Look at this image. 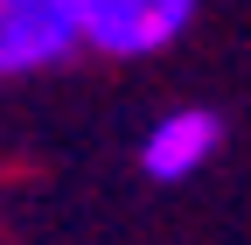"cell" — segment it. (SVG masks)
<instances>
[{
  "label": "cell",
  "instance_id": "1",
  "mask_svg": "<svg viewBox=\"0 0 251 245\" xmlns=\"http://www.w3.org/2000/svg\"><path fill=\"white\" fill-rule=\"evenodd\" d=\"M202 0H77L84 14V49L112 56V63H140V56H161L188 35Z\"/></svg>",
  "mask_w": 251,
  "mask_h": 245
},
{
  "label": "cell",
  "instance_id": "2",
  "mask_svg": "<svg viewBox=\"0 0 251 245\" xmlns=\"http://www.w3.org/2000/svg\"><path fill=\"white\" fill-rule=\"evenodd\" d=\"M84 49L77 0H0V84L49 77Z\"/></svg>",
  "mask_w": 251,
  "mask_h": 245
},
{
  "label": "cell",
  "instance_id": "3",
  "mask_svg": "<svg viewBox=\"0 0 251 245\" xmlns=\"http://www.w3.org/2000/svg\"><path fill=\"white\" fill-rule=\"evenodd\" d=\"M216 147H224V119H216L209 105H175V112H161L147 126L140 168L153 182H188V175H202L216 161Z\"/></svg>",
  "mask_w": 251,
  "mask_h": 245
}]
</instances>
